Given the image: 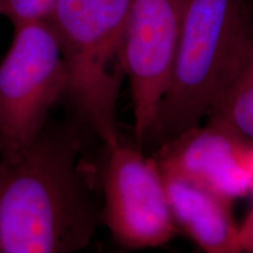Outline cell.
<instances>
[{
    "instance_id": "1",
    "label": "cell",
    "mask_w": 253,
    "mask_h": 253,
    "mask_svg": "<svg viewBox=\"0 0 253 253\" xmlns=\"http://www.w3.org/2000/svg\"><path fill=\"white\" fill-rule=\"evenodd\" d=\"M72 131H50L11 160L0 158V253L86 249L99 213L78 163Z\"/></svg>"
},
{
    "instance_id": "2",
    "label": "cell",
    "mask_w": 253,
    "mask_h": 253,
    "mask_svg": "<svg viewBox=\"0 0 253 253\" xmlns=\"http://www.w3.org/2000/svg\"><path fill=\"white\" fill-rule=\"evenodd\" d=\"M250 28L244 0L186 1L169 84L149 138L163 143L209 118L238 71Z\"/></svg>"
},
{
    "instance_id": "3",
    "label": "cell",
    "mask_w": 253,
    "mask_h": 253,
    "mask_svg": "<svg viewBox=\"0 0 253 253\" xmlns=\"http://www.w3.org/2000/svg\"><path fill=\"white\" fill-rule=\"evenodd\" d=\"M129 0H58L49 21L67 75V97L104 147L120 138L116 109Z\"/></svg>"
},
{
    "instance_id": "4",
    "label": "cell",
    "mask_w": 253,
    "mask_h": 253,
    "mask_svg": "<svg viewBox=\"0 0 253 253\" xmlns=\"http://www.w3.org/2000/svg\"><path fill=\"white\" fill-rule=\"evenodd\" d=\"M67 87L61 48L49 20L14 26L0 62V158L11 160L45 130Z\"/></svg>"
},
{
    "instance_id": "5",
    "label": "cell",
    "mask_w": 253,
    "mask_h": 253,
    "mask_svg": "<svg viewBox=\"0 0 253 253\" xmlns=\"http://www.w3.org/2000/svg\"><path fill=\"white\" fill-rule=\"evenodd\" d=\"M104 205L101 220L115 242L129 250L158 248L177 232L160 168L140 147L121 141L106 147L100 168Z\"/></svg>"
},
{
    "instance_id": "6",
    "label": "cell",
    "mask_w": 253,
    "mask_h": 253,
    "mask_svg": "<svg viewBox=\"0 0 253 253\" xmlns=\"http://www.w3.org/2000/svg\"><path fill=\"white\" fill-rule=\"evenodd\" d=\"M188 0H129L123 37L137 147L148 141L169 84Z\"/></svg>"
},
{
    "instance_id": "7",
    "label": "cell",
    "mask_w": 253,
    "mask_h": 253,
    "mask_svg": "<svg viewBox=\"0 0 253 253\" xmlns=\"http://www.w3.org/2000/svg\"><path fill=\"white\" fill-rule=\"evenodd\" d=\"M155 160L178 175L232 202L253 192L248 164L250 142L217 118L160 144Z\"/></svg>"
},
{
    "instance_id": "8",
    "label": "cell",
    "mask_w": 253,
    "mask_h": 253,
    "mask_svg": "<svg viewBox=\"0 0 253 253\" xmlns=\"http://www.w3.org/2000/svg\"><path fill=\"white\" fill-rule=\"evenodd\" d=\"M160 171L177 229L184 231L205 252H242L232 202L184 177Z\"/></svg>"
},
{
    "instance_id": "9",
    "label": "cell",
    "mask_w": 253,
    "mask_h": 253,
    "mask_svg": "<svg viewBox=\"0 0 253 253\" xmlns=\"http://www.w3.org/2000/svg\"><path fill=\"white\" fill-rule=\"evenodd\" d=\"M209 118H217L253 144V27L235 78Z\"/></svg>"
},
{
    "instance_id": "10",
    "label": "cell",
    "mask_w": 253,
    "mask_h": 253,
    "mask_svg": "<svg viewBox=\"0 0 253 253\" xmlns=\"http://www.w3.org/2000/svg\"><path fill=\"white\" fill-rule=\"evenodd\" d=\"M58 0H0V15L13 26L31 21L49 20Z\"/></svg>"
},
{
    "instance_id": "11",
    "label": "cell",
    "mask_w": 253,
    "mask_h": 253,
    "mask_svg": "<svg viewBox=\"0 0 253 253\" xmlns=\"http://www.w3.org/2000/svg\"><path fill=\"white\" fill-rule=\"evenodd\" d=\"M239 243L242 252L253 253V209L246 217L242 226H239Z\"/></svg>"
},
{
    "instance_id": "12",
    "label": "cell",
    "mask_w": 253,
    "mask_h": 253,
    "mask_svg": "<svg viewBox=\"0 0 253 253\" xmlns=\"http://www.w3.org/2000/svg\"><path fill=\"white\" fill-rule=\"evenodd\" d=\"M248 164H249V169H250V173H251L252 184H253V144L252 143H250V145H249Z\"/></svg>"
}]
</instances>
